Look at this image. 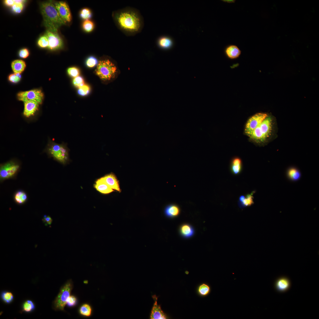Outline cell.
Returning <instances> with one entry per match:
<instances>
[{"mask_svg":"<svg viewBox=\"0 0 319 319\" xmlns=\"http://www.w3.org/2000/svg\"><path fill=\"white\" fill-rule=\"evenodd\" d=\"M230 169L234 175H238L241 172L242 164V161L240 158L236 157L232 160Z\"/></svg>","mask_w":319,"mask_h":319,"instance_id":"44dd1931","label":"cell"},{"mask_svg":"<svg viewBox=\"0 0 319 319\" xmlns=\"http://www.w3.org/2000/svg\"><path fill=\"white\" fill-rule=\"evenodd\" d=\"M19 167V165L12 161L9 162L1 165V180H4L13 177L17 172Z\"/></svg>","mask_w":319,"mask_h":319,"instance_id":"9c48e42d","label":"cell"},{"mask_svg":"<svg viewBox=\"0 0 319 319\" xmlns=\"http://www.w3.org/2000/svg\"><path fill=\"white\" fill-rule=\"evenodd\" d=\"M95 187L97 190L103 194H108L114 191L107 184L102 178L97 180Z\"/></svg>","mask_w":319,"mask_h":319,"instance_id":"ac0fdd59","label":"cell"},{"mask_svg":"<svg viewBox=\"0 0 319 319\" xmlns=\"http://www.w3.org/2000/svg\"><path fill=\"white\" fill-rule=\"evenodd\" d=\"M17 98L18 100L23 102L30 100L37 102L40 104L42 103L43 94L40 89H35L20 92L17 94Z\"/></svg>","mask_w":319,"mask_h":319,"instance_id":"52a82bcc","label":"cell"},{"mask_svg":"<svg viewBox=\"0 0 319 319\" xmlns=\"http://www.w3.org/2000/svg\"><path fill=\"white\" fill-rule=\"evenodd\" d=\"M35 305L31 300H27L25 301L22 305V312L29 313L33 310L35 308Z\"/></svg>","mask_w":319,"mask_h":319,"instance_id":"83f0119b","label":"cell"},{"mask_svg":"<svg viewBox=\"0 0 319 319\" xmlns=\"http://www.w3.org/2000/svg\"><path fill=\"white\" fill-rule=\"evenodd\" d=\"M268 116L267 114L263 113H257L252 116L248 120L246 124L245 129V134L249 136Z\"/></svg>","mask_w":319,"mask_h":319,"instance_id":"ba28073f","label":"cell"},{"mask_svg":"<svg viewBox=\"0 0 319 319\" xmlns=\"http://www.w3.org/2000/svg\"><path fill=\"white\" fill-rule=\"evenodd\" d=\"M48 150L51 156L61 163L65 164L69 161V150L66 144H59L51 141Z\"/></svg>","mask_w":319,"mask_h":319,"instance_id":"5b68a950","label":"cell"},{"mask_svg":"<svg viewBox=\"0 0 319 319\" xmlns=\"http://www.w3.org/2000/svg\"><path fill=\"white\" fill-rule=\"evenodd\" d=\"M80 15L82 19L86 20H88L91 17L92 14L91 10L89 9L84 8L80 11Z\"/></svg>","mask_w":319,"mask_h":319,"instance_id":"d6a6232c","label":"cell"},{"mask_svg":"<svg viewBox=\"0 0 319 319\" xmlns=\"http://www.w3.org/2000/svg\"><path fill=\"white\" fill-rule=\"evenodd\" d=\"M55 6L61 17L66 22H70L71 16L69 6L64 1H60L55 3Z\"/></svg>","mask_w":319,"mask_h":319,"instance_id":"8fae6325","label":"cell"},{"mask_svg":"<svg viewBox=\"0 0 319 319\" xmlns=\"http://www.w3.org/2000/svg\"><path fill=\"white\" fill-rule=\"evenodd\" d=\"M180 210L178 207L175 205H170L167 206L165 209V213L168 217H174L179 214Z\"/></svg>","mask_w":319,"mask_h":319,"instance_id":"603a6c76","label":"cell"},{"mask_svg":"<svg viewBox=\"0 0 319 319\" xmlns=\"http://www.w3.org/2000/svg\"><path fill=\"white\" fill-rule=\"evenodd\" d=\"M82 28L84 31L87 32L92 31L94 28L93 22L89 19L84 20L82 25Z\"/></svg>","mask_w":319,"mask_h":319,"instance_id":"4dcf8cb0","label":"cell"},{"mask_svg":"<svg viewBox=\"0 0 319 319\" xmlns=\"http://www.w3.org/2000/svg\"><path fill=\"white\" fill-rule=\"evenodd\" d=\"M211 288L206 284L203 283L200 284L198 287V292L202 297H206L211 292Z\"/></svg>","mask_w":319,"mask_h":319,"instance_id":"cb8c5ba5","label":"cell"},{"mask_svg":"<svg viewBox=\"0 0 319 319\" xmlns=\"http://www.w3.org/2000/svg\"><path fill=\"white\" fill-rule=\"evenodd\" d=\"M20 74L14 73L11 74L9 77V80L13 83H17L20 80Z\"/></svg>","mask_w":319,"mask_h":319,"instance_id":"74e56055","label":"cell"},{"mask_svg":"<svg viewBox=\"0 0 319 319\" xmlns=\"http://www.w3.org/2000/svg\"><path fill=\"white\" fill-rule=\"evenodd\" d=\"M272 120L268 116L252 132L249 137L258 142L265 141L270 135L272 128Z\"/></svg>","mask_w":319,"mask_h":319,"instance_id":"277c9868","label":"cell"},{"mask_svg":"<svg viewBox=\"0 0 319 319\" xmlns=\"http://www.w3.org/2000/svg\"><path fill=\"white\" fill-rule=\"evenodd\" d=\"M225 53L229 58L235 59L239 57L241 54V51L236 45L231 44L227 46L225 49Z\"/></svg>","mask_w":319,"mask_h":319,"instance_id":"9a60e30c","label":"cell"},{"mask_svg":"<svg viewBox=\"0 0 319 319\" xmlns=\"http://www.w3.org/2000/svg\"><path fill=\"white\" fill-rule=\"evenodd\" d=\"M287 175L288 178L292 181L298 180L301 177L300 172L297 168L294 167H291L287 169Z\"/></svg>","mask_w":319,"mask_h":319,"instance_id":"d6986e66","label":"cell"},{"mask_svg":"<svg viewBox=\"0 0 319 319\" xmlns=\"http://www.w3.org/2000/svg\"><path fill=\"white\" fill-rule=\"evenodd\" d=\"M90 91V87L87 84H84L78 88L77 90L78 94L81 96H86L88 95Z\"/></svg>","mask_w":319,"mask_h":319,"instance_id":"1f68e13d","label":"cell"},{"mask_svg":"<svg viewBox=\"0 0 319 319\" xmlns=\"http://www.w3.org/2000/svg\"><path fill=\"white\" fill-rule=\"evenodd\" d=\"M13 71L14 73L20 74L24 70L26 64L24 61L21 60H16L11 64Z\"/></svg>","mask_w":319,"mask_h":319,"instance_id":"ffe728a7","label":"cell"},{"mask_svg":"<svg viewBox=\"0 0 319 319\" xmlns=\"http://www.w3.org/2000/svg\"><path fill=\"white\" fill-rule=\"evenodd\" d=\"M224 1L227 2H229V3H233V2H235L234 1H234H234H233V0H229V1H228V0H227V1L226 0H224V1Z\"/></svg>","mask_w":319,"mask_h":319,"instance_id":"7bdbcfd3","label":"cell"},{"mask_svg":"<svg viewBox=\"0 0 319 319\" xmlns=\"http://www.w3.org/2000/svg\"><path fill=\"white\" fill-rule=\"evenodd\" d=\"M72 83L75 87L79 88L84 84V79L82 77L78 76L74 78Z\"/></svg>","mask_w":319,"mask_h":319,"instance_id":"8d00e7d4","label":"cell"},{"mask_svg":"<svg viewBox=\"0 0 319 319\" xmlns=\"http://www.w3.org/2000/svg\"><path fill=\"white\" fill-rule=\"evenodd\" d=\"M254 192L255 191H253L250 194H248L245 196H240L238 202L239 207L241 208H243L253 204L254 203L253 195Z\"/></svg>","mask_w":319,"mask_h":319,"instance_id":"2e32d148","label":"cell"},{"mask_svg":"<svg viewBox=\"0 0 319 319\" xmlns=\"http://www.w3.org/2000/svg\"><path fill=\"white\" fill-rule=\"evenodd\" d=\"M116 18L119 26L125 31L134 33L138 31L141 27L140 17L134 11L122 10L117 15Z\"/></svg>","mask_w":319,"mask_h":319,"instance_id":"7a4b0ae2","label":"cell"},{"mask_svg":"<svg viewBox=\"0 0 319 319\" xmlns=\"http://www.w3.org/2000/svg\"><path fill=\"white\" fill-rule=\"evenodd\" d=\"M73 286L72 280H69L61 287L53 303V308L55 310L64 311V307L70 295Z\"/></svg>","mask_w":319,"mask_h":319,"instance_id":"8992f818","label":"cell"},{"mask_svg":"<svg viewBox=\"0 0 319 319\" xmlns=\"http://www.w3.org/2000/svg\"><path fill=\"white\" fill-rule=\"evenodd\" d=\"M180 231L182 236L185 238L192 236L194 233V230L191 225L188 224H184L180 228Z\"/></svg>","mask_w":319,"mask_h":319,"instance_id":"7402d4cb","label":"cell"},{"mask_svg":"<svg viewBox=\"0 0 319 319\" xmlns=\"http://www.w3.org/2000/svg\"><path fill=\"white\" fill-rule=\"evenodd\" d=\"M1 298L5 303L9 304L11 303L14 299V296L12 293L8 291H3L1 294Z\"/></svg>","mask_w":319,"mask_h":319,"instance_id":"f1b7e54d","label":"cell"},{"mask_svg":"<svg viewBox=\"0 0 319 319\" xmlns=\"http://www.w3.org/2000/svg\"><path fill=\"white\" fill-rule=\"evenodd\" d=\"M44 222H46V223L49 225H50L52 223V219L49 216H45L44 218Z\"/></svg>","mask_w":319,"mask_h":319,"instance_id":"60d3db41","label":"cell"},{"mask_svg":"<svg viewBox=\"0 0 319 319\" xmlns=\"http://www.w3.org/2000/svg\"><path fill=\"white\" fill-rule=\"evenodd\" d=\"M290 283L289 279L285 277L279 278L276 281L275 287L279 292H283L287 291L289 288Z\"/></svg>","mask_w":319,"mask_h":319,"instance_id":"e0dca14e","label":"cell"},{"mask_svg":"<svg viewBox=\"0 0 319 319\" xmlns=\"http://www.w3.org/2000/svg\"><path fill=\"white\" fill-rule=\"evenodd\" d=\"M98 61L97 59L93 56H90L87 59L85 64L86 66L89 68H93L98 64Z\"/></svg>","mask_w":319,"mask_h":319,"instance_id":"836d02e7","label":"cell"},{"mask_svg":"<svg viewBox=\"0 0 319 319\" xmlns=\"http://www.w3.org/2000/svg\"><path fill=\"white\" fill-rule=\"evenodd\" d=\"M96 74L103 81H109L114 78L118 73L115 65L108 59L100 61L97 65Z\"/></svg>","mask_w":319,"mask_h":319,"instance_id":"3957f363","label":"cell"},{"mask_svg":"<svg viewBox=\"0 0 319 319\" xmlns=\"http://www.w3.org/2000/svg\"><path fill=\"white\" fill-rule=\"evenodd\" d=\"M27 199L26 194L22 191H20L17 192L14 196L15 201L19 204H23L26 201Z\"/></svg>","mask_w":319,"mask_h":319,"instance_id":"d4e9b609","label":"cell"},{"mask_svg":"<svg viewBox=\"0 0 319 319\" xmlns=\"http://www.w3.org/2000/svg\"><path fill=\"white\" fill-rule=\"evenodd\" d=\"M45 35L47 36L49 41L48 48L52 50H55L61 48L63 46L62 40L57 33L47 30Z\"/></svg>","mask_w":319,"mask_h":319,"instance_id":"30bf717a","label":"cell"},{"mask_svg":"<svg viewBox=\"0 0 319 319\" xmlns=\"http://www.w3.org/2000/svg\"><path fill=\"white\" fill-rule=\"evenodd\" d=\"M158 45L161 48L164 49L170 48L172 45L171 40L167 37H162L158 40Z\"/></svg>","mask_w":319,"mask_h":319,"instance_id":"484cf974","label":"cell"},{"mask_svg":"<svg viewBox=\"0 0 319 319\" xmlns=\"http://www.w3.org/2000/svg\"><path fill=\"white\" fill-rule=\"evenodd\" d=\"M29 53L28 50L26 48H23L20 50L19 53V56L22 58H26L29 55Z\"/></svg>","mask_w":319,"mask_h":319,"instance_id":"ab89813d","label":"cell"},{"mask_svg":"<svg viewBox=\"0 0 319 319\" xmlns=\"http://www.w3.org/2000/svg\"><path fill=\"white\" fill-rule=\"evenodd\" d=\"M102 178L112 189L119 192L121 191L119 181L114 174L111 173Z\"/></svg>","mask_w":319,"mask_h":319,"instance_id":"5bb4252c","label":"cell"},{"mask_svg":"<svg viewBox=\"0 0 319 319\" xmlns=\"http://www.w3.org/2000/svg\"><path fill=\"white\" fill-rule=\"evenodd\" d=\"M79 313L82 315L89 317L91 314V307L89 305L86 303L84 304L80 307Z\"/></svg>","mask_w":319,"mask_h":319,"instance_id":"4316f807","label":"cell"},{"mask_svg":"<svg viewBox=\"0 0 319 319\" xmlns=\"http://www.w3.org/2000/svg\"><path fill=\"white\" fill-rule=\"evenodd\" d=\"M40 9L47 30L57 32L58 28L66 22L60 16L51 1L42 3Z\"/></svg>","mask_w":319,"mask_h":319,"instance_id":"6da1fadb","label":"cell"},{"mask_svg":"<svg viewBox=\"0 0 319 319\" xmlns=\"http://www.w3.org/2000/svg\"><path fill=\"white\" fill-rule=\"evenodd\" d=\"M23 102L24 104V115L28 117L33 115L38 110L39 104L37 102L30 100L25 101Z\"/></svg>","mask_w":319,"mask_h":319,"instance_id":"4fadbf2b","label":"cell"},{"mask_svg":"<svg viewBox=\"0 0 319 319\" xmlns=\"http://www.w3.org/2000/svg\"><path fill=\"white\" fill-rule=\"evenodd\" d=\"M38 44V45L41 48L48 47L49 45V41L46 35H45L41 36L39 39Z\"/></svg>","mask_w":319,"mask_h":319,"instance_id":"e575fe53","label":"cell"},{"mask_svg":"<svg viewBox=\"0 0 319 319\" xmlns=\"http://www.w3.org/2000/svg\"><path fill=\"white\" fill-rule=\"evenodd\" d=\"M154 301L151 311L150 318L151 319H165L167 318L166 314L161 309V306L157 303V297L156 295L152 296Z\"/></svg>","mask_w":319,"mask_h":319,"instance_id":"7c38bea8","label":"cell"},{"mask_svg":"<svg viewBox=\"0 0 319 319\" xmlns=\"http://www.w3.org/2000/svg\"><path fill=\"white\" fill-rule=\"evenodd\" d=\"M4 3L8 6H12L14 4V1L13 0H5L4 1Z\"/></svg>","mask_w":319,"mask_h":319,"instance_id":"b9f144b4","label":"cell"},{"mask_svg":"<svg viewBox=\"0 0 319 319\" xmlns=\"http://www.w3.org/2000/svg\"><path fill=\"white\" fill-rule=\"evenodd\" d=\"M67 72L68 74L71 77L74 78L79 76L80 73L79 69L75 67H72L68 68Z\"/></svg>","mask_w":319,"mask_h":319,"instance_id":"d590c367","label":"cell"},{"mask_svg":"<svg viewBox=\"0 0 319 319\" xmlns=\"http://www.w3.org/2000/svg\"><path fill=\"white\" fill-rule=\"evenodd\" d=\"M14 4L12 6V11L15 13H19L22 11L24 6L23 0H14Z\"/></svg>","mask_w":319,"mask_h":319,"instance_id":"f546056e","label":"cell"},{"mask_svg":"<svg viewBox=\"0 0 319 319\" xmlns=\"http://www.w3.org/2000/svg\"><path fill=\"white\" fill-rule=\"evenodd\" d=\"M77 300L76 297L73 295H70L67 301L66 304L69 307L74 306L77 304Z\"/></svg>","mask_w":319,"mask_h":319,"instance_id":"f35d334b","label":"cell"}]
</instances>
